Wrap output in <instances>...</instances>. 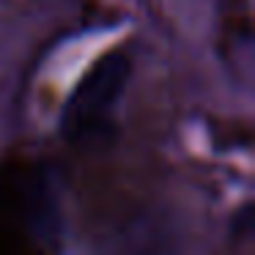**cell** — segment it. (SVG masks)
I'll return each instance as SVG.
<instances>
[{"instance_id": "6da1fadb", "label": "cell", "mask_w": 255, "mask_h": 255, "mask_svg": "<svg viewBox=\"0 0 255 255\" xmlns=\"http://www.w3.org/2000/svg\"><path fill=\"white\" fill-rule=\"evenodd\" d=\"M129 74H132V61L124 50L102 55L83 74L63 107V132L69 140L91 143L105 137L107 129L113 127V113L129 83Z\"/></svg>"}]
</instances>
